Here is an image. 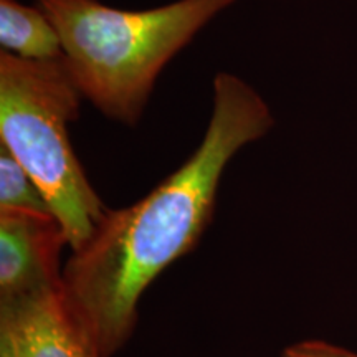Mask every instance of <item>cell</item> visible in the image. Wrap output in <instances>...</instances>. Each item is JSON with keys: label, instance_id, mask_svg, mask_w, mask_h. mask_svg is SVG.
I'll use <instances>...</instances> for the list:
<instances>
[{"label": "cell", "instance_id": "6da1fadb", "mask_svg": "<svg viewBox=\"0 0 357 357\" xmlns=\"http://www.w3.org/2000/svg\"><path fill=\"white\" fill-rule=\"evenodd\" d=\"M212 86L211 121L194 154L146 197L108 211L61 271L70 305L101 357H113L126 344L146 288L207 230L227 164L273 128V113L252 84L220 71Z\"/></svg>", "mask_w": 357, "mask_h": 357}, {"label": "cell", "instance_id": "7a4b0ae2", "mask_svg": "<svg viewBox=\"0 0 357 357\" xmlns=\"http://www.w3.org/2000/svg\"><path fill=\"white\" fill-rule=\"evenodd\" d=\"M236 0H176L121 10L100 0H37L55 25L63 60L83 98L113 121L134 126L160 71Z\"/></svg>", "mask_w": 357, "mask_h": 357}, {"label": "cell", "instance_id": "3957f363", "mask_svg": "<svg viewBox=\"0 0 357 357\" xmlns=\"http://www.w3.org/2000/svg\"><path fill=\"white\" fill-rule=\"evenodd\" d=\"M82 98L63 58L38 61L0 52V144L38 185L71 252L89 242L108 213L68 136Z\"/></svg>", "mask_w": 357, "mask_h": 357}, {"label": "cell", "instance_id": "277c9868", "mask_svg": "<svg viewBox=\"0 0 357 357\" xmlns=\"http://www.w3.org/2000/svg\"><path fill=\"white\" fill-rule=\"evenodd\" d=\"M0 357H101L63 281L0 300Z\"/></svg>", "mask_w": 357, "mask_h": 357}, {"label": "cell", "instance_id": "5b68a950", "mask_svg": "<svg viewBox=\"0 0 357 357\" xmlns=\"http://www.w3.org/2000/svg\"><path fill=\"white\" fill-rule=\"evenodd\" d=\"M63 247L68 240L52 213L0 211V300L60 281Z\"/></svg>", "mask_w": 357, "mask_h": 357}, {"label": "cell", "instance_id": "8992f818", "mask_svg": "<svg viewBox=\"0 0 357 357\" xmlns=\"http://www.w3.org/2000/svg\"><path fill=\"white\" fill-rule=\"evenodd\" d=\"M0 45L25 60L63 58L60 35L47 13L17 0H0Z\"/></svg>", "mask_w": 357, "mask_h": 357}, {"label": "cell", "instance_id": "52a82bcc", "mask_svg": "<svg viewBox=\"0 0 357 357\" xmlns=\"http://www.w3.org/2000/svg\"><path fill=\"white\" fill-rule=\"evenodd\" d=\"M0 211L52 213L38 185L3 144H0Z\"/></svg>", "mask_w": 357, "mask_h": 357}, {"label": "cell", "instance_id": "ba28073f", "mask_svg": "<svg viewBox=\"0 0 357 357\" xmlns=\"http://www.w3.org/2000/svg\"><path fill=\"white\" fill-rule=\"evenodd\" d=\"M281 357H357V352L331 344V342L307 339V341H300L288 346Z\"/></svg>", "mask_w": 357, "mask_h": 357}]
</instances>
